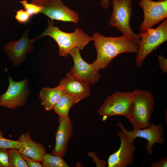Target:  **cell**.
<instances>
[{
	"mask_svg": "<svg viewBox=\"0 0 167 167\" xmlns=\"http://www.w3.org/2000/svg\"><path fill=\"white\" fill-rule=\"evenodd\" d=\"M117 126L120 127L121 131L131 141L134 142L137 137L146 139V149L148 155L152 154V148L155 143H163L166 141V139L162 137L164 131L163 126L161 124H155L154 123H150L148 127L133 129L131 131L126 129L121 122H118Z\"/></svg>",
	"mask_w": 167,
	"mask_h": 167,
	"instance_id": "obj_7",
	"label": "cell"
},
{
	"mask_svg": "<svg viewBox=\"0 0 167 167\" xmlns=\"http://www.w3.org/2000/svg\"><path fill=\"white\" fill-rule=\"evenodd\" d=\"M92 37L97 56L92 64L98 71L107 67L118 55L125 53H137L139 50V44L123 35L106 37L96 32Z\"/></svg>",
	"mask_w": 167,
	"mask_h": 167,
	"instance_id": "obj_1",
	"label": "cell"
},
{
	"mask_svg": "<svg viewBox=\"0 0 167 167\" xmlns=\"http://www.w3.org/2000/svg\"><path fill=\"white\" fill-rule=\"evenodd\" d=\"M63 92L58 86L54 88H42L40 92L41 105L47 111L53 109Z\"/></svg>",
	"mask_w": 167,
	"mask_h": 167,
	"instance_id": "obj_17",
	"label": "cell"
},
{
	"mask_svg": "<svg viewBox=\"0 0 167 167\" xmlns=\"http://www.w3.org/2000/svg\"><path fill=\"white\" fill-rule=\"evenodd\" d=\"M167 158L164 157L154 162L151 165V167H166L167 166Z\"/></svg>",
	"mask_w": 167,
	"mask_h": 167,
	"instance_id": "obj_28",
	"label": "cell"
},
{
	"mask_svg": "<svg viewBox=\"0 0 167 167\" xmlns=\"http://www.w3.org/2000/svg\"><path fill=\"white\" fill-rule=\"evenodd\" d=\"M45 36H50L55 41L59 47V55L66 58L72 49L77 48L82 50L90 41H92V37L82 29L75 28L73 32H65L56 26L53 21L49 20L46 29L35 39L36 40Z\"/></svg>",
	"mask_w": 167,
	"mask_h": 167,
	"instance_id": "obj_2",
	"label": "cell"
},
{
	"mask_svg": "<svg viewBox=\"0 0 167 167\" xmlns=\"http://www.w3.org/2000/svg\"><path fill=\"white\" fill-rule=\"evenodd\" d=\"M139 4L144 13L143 21L139 26L141 32L152 28L167 18V0H140Z\"/></svg>",
	"mask_w": 167,
	"mask_h": 167,
	"instance_id": "obj_10",
	"label": "cell"
},
{
	"mask_svg": "<svg viewBox=\"0 0 167 167\" xmlns=\"http://www.w3.org/2000/svg\"><path fill=\"white\" fill-rule=\"evenodd\" d=\"M59 125L55 133V142L51 154L63 157L68 149L69 140L73 133V125L69 115L58 116Z\"/></svg>",
	"mask_w": 167,
	"mask_h": 167,
	"instance_id": "obj_14",
	"label": "cell"
},
{
	"mask_svg": "<svg viewBox=\"0 0 167 167\" xmlns=\"http://www.w3.org/2000/svg\"><path fill=\"white\" fill-rule=\"evenodd\" d=\"M158 63L161 71L164 73L167 72V59L163 55H160L158 58Z\"/></svg>",
	"mask_w": 167,
	"mask_h": 167,
	"instance_id": "obj_27",
	"label": "cell"
},
{
	"mask_svg": "<svg viewBox=\"0 0 167 167\" xmlns=\"http://www.w3.org/2000/svg\"><path fill=\"white\" fill-rule=\"evenodd\" d=\"M131 112L127 119L133 129L149 127L155 103L152 93L149 91L136 89L131 92Z\"/></svg>",
	"mask_w": 167,
	"mask_h": 167,
	"instance_id": "obj_3",
	"label": "cell"
},
{
	"mask_svg": "<svg viewBox=\"0 0 167 167\" xmlns=\"http://www.w3.org/2000/svg\"><path fill=\"white\" fill-rule=\"evenodd\" d=\"M131 92H116L108 97L98 110L104 120L108 117L120 115L127 118L131 112Z\"/></svg>",
	"mask_w": 167,
	"mask_h": 167,
	"instance_id": "obj_6",
	"label": "cell"
},
{
	"mask_svg": "<svg viewBox=\"0 0 167 167\" xmlns=\"http://www.w3.org/2000/svg\"><path fill=\"white\" fill-rule=\"evenodd\" d=\"M141 39L135 58L136 65L142 66L146 58L157 47L167 40V19L154 28H150L140 32Z\"/></svg>",
	"mask_w": 167,
	"mask_h": 167,
	"instance_id": "obj_5",
	"label": "cell"
},
{
	"mask_svg": "<svg viewBox=\"0 0 167 167\" xmlns=\"http://www.w3.org/2000/svg\"><path fill=\"white\" fill-rule=\"evenodd\" d=\"M20 143L19 151L33 160L41 162L46 153L45 147L42 144L33 141L30 133L22 134L18 140Z\"/></svg>",
	"mask_w": 167,
	"mask_h": 167,
	"instance_id": "obj_16",
	"label": "cell"
},
{
	"mask_svg": "<svg viewBox=\"0 0 167 167\" xmlns=\"http://www.w3.org/2000/svg\"><path fill=\"white\" fill-rule=\"evenodd\" d=\"M8 80L9 85L7 91L0 96V107L15 109L24 105L28 99V81L25 79L16 82L9 76Z\"/></svg>",
	"mask_w": 167,
	"mask_h": 167,
	"instance_id": "obj_9",
	"label": "cell"
},
{
	"mask_svg": "<svg viewBox=\"0 0 167 167\" xmlns=\"http://www.w3.org/2000/svg\"><path fill=\"white\" fill-rule=\"evenodd\" d=\"M81 100L80 98L63 92L53 109L58 116L66 117L69 115L71 107Z\"/></svg>",
	"mask_w": 167,
	"mask_h": 167,
	"instance_id": "obj_18",
	"label": "cell"
},
{
	"mask_svg": "<svg viewBox=\"0 0 167 167\" xmlns=\"http://www.w3.org/2000/svg\"><path fill=\"white\" fill-rule=\"evenodd\" d=\"M117 134L120 139L118 149L107 160L108 167H126L131 165L134 158L135 147L134 142L129 140L121 131Z\"/></svg>",
	"mask_w": 167,
	"mask_h": 167,
	"instance_id": "obj_12",
	"label": "cell"
},
{
	"mask_svg": "<svg viewBox=\"0 0 167 167\" xmlns=\"http://www.w3.org/2000/svg\"><path fill=\"white\" fill-rule=\"evenodd\" d=\"M16 19L19 22L25 23L28 22L31 16L25 10L22 9L16 11Z\"/></svg>",
	"mask_w": 167,
	"mask_h": 167,
	"instance_id": "obj_24",
	"label": "cell"
},
{
	"mask_svg": "<svg viewBox=\"0 0 167 167\" xmlns=\"http://www.w3.org/2000/svg\"><path fill=\"white\" fill-rule=\"evenodd\" d=\"M0 167H9L8 149L0 148Z\"/></svg>",
	"mask_w": 167,
	"mask_h": 167,
	"instance_id": "obj_23",
	"label": "cell"
},
{
	"mask_svg": "<svg viewBox=\"0 0 167 167\" xmlns=\"http://www.w3.org/2000/svg\"><path fill=\"white\" fill-rule=\"evenodd\" d=\"M159 0L160 1H164L166 0Z\"/></svg>",
	"mask_w": 167,
	"mask_h": 167,
	"instance_id": "obj_30",
	"label": "cell"
},
{
	"mask_svg": "<svg viewBox=\"0 0 167 167\" xmlns=\"http://www.w3.org/2000/svg\"><path fill=\"white\" fill-rule=\"evenodd\" d=\"M43 167H69L63 157L46 152L41 162Z\"/></svg>",
	"mask_w": 167,
	"mask_h": 167,
	"instance_id": "obj_19",
	"label": "cell"
},
{
	"mask_svg": "<svg viewBox=\"0 0 167 167\" xmlns=\"http://www.w3.org/2000/svg\"><path fill=\"white\" fill-rule=\"evenodd\" d=\"M64 92L82 100L90 96L89 86L76 76L70 71L62 79L58 85Z\"/></svg>",
	"mask_w": 167,
	"mask_h": 167,
	"instance_id": "obj_15",
	"label": "cell"
},
{
	"mask_svg": "<svg viewBox=\"0 0 167 167\" xmlns=\"http://www.w3.org/2000/svg\"><path fill=\"white\" fill-rule=\"evenodd\" d=\"M87 155L93 159L96 163L97 167H105L106 166L107 162L105 160L100 159L95 152L92 151H89Z\"/></svg>",
	"mask_w": 167,
	"mask_h": 167,
	"instance_id": "obj_25",
	"label": "cell"
},
{
	"mask_svg": "<svg viewBox=\"0 0 167 167\" xmlns=\"http://www.w3.org/2000/svg\"><path fill=\"white\" fill-rule=\"evenodd\" d=\"M28 30H27L19 40L10 41L4 46V51L14 66H19L23 62L27 54L33 49V43L36 40L28 38Z\"/></svg>",
	"mask_w": 167,
	"mask_h": 167,
	"instance_id": "obj_13",
	"label": "cell"
},
{
	"mask_svg": "<svg viewBox=\"0 0 167 167\" xmlns=\"http://www.w3.org/2000/svg\"><path fill=\"white\" fill-rule=\"evenodd\" d=\"M25 11L31 16L41 13L42 7L38 5L31 3H29L26 0L20 2Z\"/></svg>",
	"mask_w": 167,
	"mask_h": 167,
	"instance_id": "obj_22",
	"label": "cell"
},
{
	"mask_svg": "<svg viewBox=\"0 0 167 167\" xmlns=\"http://www.w3.org/2000/svg\"><path fill=\"white\" fill-rule=\"evenodd\" d=\"M3 136V133L0 130V148L6 149L13 148L19 149L20 144L18 140L6 139Z\"/></svg>",
	"mask_w": 167,
	"mask_h": 167,
	"instance_id": "obj_21",
	"label": "cell"
},
{
	"mask_svg": "<svg viewBox=\"0 0 167 167\" xmlns=\"http://www.w3.org/2000/svg\"><path fill=\"white\" fill-rule=\"evenodd\" d=\"M20 153L28 167H43L41 162L35 161L22 153Z\"/></svg>",
	"mask_w": 167,
	"mask_h": 167,
	"instance_id": "obj_26",
	"label": "cell"
},
{
	"mask_svg": "<svg viewBox=\"0 0 167 167\" xmlns=\"http://www.w3.org/2000/svg\"><path fill=\"white\" fill-rule=\"evenodd\" d=\"M80 50L74 48L69 53L73 61V66L70 68V71L89 86L94 85L100 79L99 71L94 69L92 63H87L83 59Z\"/></svg>",
	"mask_w": 167,
	"mask_h": 167,
	"instance_id": "obj_11",
	"label": "cell"
},
{
	"mask_svg": "<svg viewBox=\"0 0 167 167\" xmlns=\"http://www.w3.org/2000/svg\"><path fill=\"white\" fill-rule=\"evenodd\" d=\"M112 3L113 11L109 24L118 29L123 35L139 45L140 38L133 32L130 25L132 0H112Z\"/></svg>",
	"mask_w": 167,
	"mask_h": 167,
	"instance_id": "obj_4",
	"label": "cell"
},
{
	"mask_svg": "<svg viewBox=\"0 0 167 167\" xmlns=\"http://www.w3.org/2000/svg\"><path fill=\"white\" fill-rule=\"evenodd\" d=\"M9 167H28L18 149H8Z\"/></svg>",
	"mask_w": 167,
	"mask_h": 167,
	"instance_id": "obj_20",
	"label": "cell"
},
{
	"mask_svg": "<svg viewBox=\"0 0 167 167\" xmlns=\"http://www.w3.org/2000/svg\"><path fill=\"white\" fill-rule=\"evenodd\" d=\"M31 2L42 7V13L53 21L56 20L77 24L79 15L65 5L62 0H31Z\"/></svg>",
	"mask_w": 167,
	"mask_h": 167,
	"instance_id": "obj_8",
	"label": "cell"
},
{
	"mask_svg": "<svg viewBox=\"0 0 167 167\" xmlns=\"http://www.w3.org/2000/svg\"><path fill=\"white\" fill-rule=\"evenodd\" d=\"M100 3L101 6L105 9H108L110 5V2L109 0H101Z\"/></svg>",
	"mask_w": 167,
	"mask_h": 167,
	"instance_id": "obj_29",
	"label": "cell"
}]
</instances>
